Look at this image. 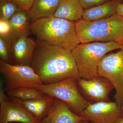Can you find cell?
Instances as JSON below:
<instances>
[{
  "label": "cell",
  "mask_w": 123,
  "mask_h": 123,
  "mask_svg": "<svg viewBox=\"0 0 123 123\" xmlns=\"http://www.w3.org/2000/svg\"><path fill=\"white\" fill-rule=\"evenodd\" d=\"M77 81L81 94L88 102L91 103L110 102L109 95L115 88L105 78L99 76L90 79L80 78Z\"/></svg>",
  "instance_id": "cell-8"
},
{
  "label": "cell",
  "mask_w": 123,
  "mask_h": 123,
  "mask_svg": "<svg viewBox=\"0 0 123 123\" xmlns=\"http://www.w3.org/2000/svg\"><path fill=\"white\" fill-rule=\"evenodd\" d=\"M37 42L29 36H21L11 43V48L13 65L29 66Z\"/></svg>",
  "instance_id": "cell-12"
},
{
  "label": "cell",
  "mask_w": 123,
  "mask_h": 123,
  "mask_svg": "<svg viewBox=\"0 0 123 123\" xmlns=\"http://www.w3.org/2000/svg\"><path fill=\"white\" fill-rule=\"evenodd\" d=\"M120 48V44L116 42L79 43L72 51L79 77L90 79L98 76V65L103 56L110 51Z\"/></svg>",
  "instance_id": "cell-4"
},
{
  "label": "cell",
  "mask_w": 123,
  "mask_h": 123,
  "mask_svg": "<svg viewBox=\"0 0 123 123\" xmlns=\"http://www.w3.org/2000/svg\"><path fill=\"white\" fill-rule=\"evenodd\" d=\"M31 32L37 42L63 48L72 52L80 43L77 35L75 22L51 17L31 22Z\"/></svg>",
  "instance_id": "cell-2"
},
{
  "label": "cell",
  "mask_w": 123,
  "mask_h": 123,
  "mask_svg": "<svg viewBox=\"0 0 123 123\" xmlns=\"http://www.w3.org/2000/svg\"><path fill=\"white\" fill-rule=\"evenodd\" d=\"M40 123L30 112L10 98L0 102V123Z\"/></svg>",
  "instance_id": "cell-10"
},
{
  "label": "cell",
  "mask_w": 123,
  "mask_h": 123,
  "mask_svg": "<svg viewBox=\"0 0 123 123\" xmlns=\"http://www.w3.org/2000/svg\"><path fill=\"white\" fill-rule=\"evenodd\" d=\"M30 66L44 85L80 78L72 52L43 43L37 42Z\"/></svg>",
  "instance_id": "cell-1"
},
{
  "label": "cell",
  "mask_w": 123,
  "mask_h": 123,
  "mask_svg": "<svg viewBox=\"0 0 123 123\" xmlns=\"http://www.w3.org/2000/svg\"><path fill=\"white\" fill-rule=\"evenodd\" d=\"M91 123V122H88V121H84V120H82V121H81L79 122V123Z\"/></svg>",
  "instance_id": "cell-26"
},
{
  "label": "cell",
  "mask_w": 123,
  "mask_h": 123,
  "mask_svg": "<svg viewBox=\"0 0 123 123\" xmlns=\"http://www.w3.org/2000/svg\"><path fill=\"white\" fill-rule=\"evenodd\" d=\"M75 25L80 43L123 42V16L118 14L93 21L81 18L75 22Z\"/></svg>",
  "instance_id": "cell-3"
},
{
  "label": "cell",
  "mask_w": 123,
  "mask_h": 123,
  "mask_svg": "<svg viewBox=\"0 0 123 123\" xmlns=\"http://www.w3.org/2000/svg\"><path fill=\"white\" fill-rule=\"evenodd\" d=\"M120 47H121L120 49L123 51V42H121L120 43Z\"/></svg>",
  "instance_id": "cell-27"
},
{
  "label": "cell",
  "mask_w": 123,
  "mask_h": 123,
  "mask_svg": "<svg viewBox=\"0 0 123 123\" xmlns=\"http://www.w3.org/2000/svg\"><path fill=\"white\" fill-rule=\"evenodd\" d=\"M60 0H34L30 10L31 22L43 18L53 17Z\"/></svg>",
  "instance_id": "cell-17"
},
{
  "label": "cell",
  "mask_w": 123,
  "mask_h": 123,
  "mask_svg": "<svg viewBox=\"0 0 123 123\" xmlns=\"http://www.w3.org/2000/svg\"><path fill=\"white\" fill-rule=\"evenodd\" d=\"M5 0H0V1H2Z\"/></svg>",
  "instance_id": "cell-29"
},
{
  "label": "cell",
  "mask_w": 123,
  "mask_h": 123,
  "mask_svg": "<svg viewBox=\"0 0 123 123\" xmlns=\"http://www.w3.org/2000/svg\"><path fill=\"white\" fill-rule=\"evenodd\" d=\"M0 72L6 92L23 86L34 88L43 84L30 66L12 64L0 60Z\"/></svg>",
  "instance_id": "cell-6"
},
{
  "label": "cell",
  "mask_w": 123,
  "mask_h": 123,
  "mask_svg": "<svg viewBox=\"0 0 123 123\" xmlns=\"http://www.w3.org/2000/svg\"><path fill=\"white\" fill-rule=\"evenodd\" d=\"M81 117L92 123H114L123 117L120 107L115 102L91 103L84 110Z\"/></svg>",
  "instance_id": "cell-9"
},
{
  "label": "cell",
  "mask_w": 123,
  "mask_h": 123,
  "mask_svg": "<svg viewBox=\"0 0 123 123\" xmlns=\"http://www.w3.org/2000/svg\"></svg>",
  "instance_id": "cell-30"
},
{
  "label": "cell",
  "mask_w": 123,
  "mask_h": 123,
  "mask_svg": "<svg viewBox=\"0 0 123 123\" xmlns=\"http://www.w3.org/2000/svg\"><path fill=\"white\" fill-rule=\"evenodd\" d=\"M121 111H122V112H123V104H122V106H121Z\"/></svg>",
  "instance_id": "cell-28"
},
{
  "label": "cell",
  "mask_w": 123,
  "mask_h": 123,
  "mask_svg": "<svg viewBox=\"0 0 123 123\" xmlns=\"http://www.w3.org/2000/svg\"><path fill=\"white\" fill-rule=\"evenodd\" d=\"M84 120L64 102L54 98L48 114L40 123H78Z\"/></svg>",
  "instance_id": "cell-11"
},
{
  "label": "cell",
  "mask_w": 123,
  "mask_h": 123,
  "mask_svg": "<svg viewBox=\"0 0 123 123\" xmlns=\"http://www.w3.org/2000/svg\"><path fill=\"white\" fill-rule=\"evenodd\" d=\"M10 98L25 108L40 123L48 114L54 97L46 95L40 98L29 100Z\"/></svg>",
  "instance_id": "cell-14"
},
{
  "label": "cell",
  "mask_w": 123,
  "mask_h": 123,
  "mask_svg": "<svg viewBox=\"0 0 123 123\" xmlns=\"http://www.w3.org/2000/svg\"><path fill=\"white\" fill-rule=\"evenodd\" d=\"M12 41L9 38L0 36V60L13 64L11 52Z\"/></svg>",
  "instance_id": "cell-19"
},
{
  "label": "cell",
  "mask_w": 123,
  "mask_h": 123,
  "mask_svg": "<svg viewBox=\"0 0 123 123\" xmlns=\"http://www.w3.org/2000/svg\"><path fill=\"white\" fill-rule=\"evenodd\" d=\"M6 92L10 98H16L22 100H29L40 98L46 96L43 92L31 87H20Z\"/></svg>",
  "instance_id": "cell-18"
},
{
  "label": "cell",
  "mask_w": 123,
  "mask_h": 123,
  "mask_svg": "<svg viewBox=\"0 0 123 123\" xmlns=\"http://www.w3.org/2000/svg\"><path fill=\"white\" fill-rule=\"evenodd\" d=\"M10 31L8 21L0 19V36L8 38Z\"/></svg>",
  "instance_id": "cell-23"
},
{
  "label": "cell",
  "mask_w": 123,
  "mask_h": 123,
  "mask_svg": "<svg viewBox=\"0 0 123 123\" xmlns=\"http://www.w3.org/2000/svg\"><path fill=\"white\" fill-rule=\"evenodd\" d=\"M77 80L75 78H69L54 84L36 85L34 88L63 101L74 113L81 117L84 110L91 103L82 96Z\"/></svg>",
  "instance_id": "cell-5"
},
{
  "label": "cell",
  "mask_w": 123,
  "mask_h": 123,
  "mask_svg": "<svg viewBox=\"0 0 123 123\" xmlns=\"http://www.w3.org/2000/svg\"><path fill=\"white\" fill-rule=\"evenodd\" d=\"M117 13L123 16V4H121L118 6L117 8Z\"/></svg>",
  "instance_id": "cell-24"
},
{
  "label": "cell",
  "mask_w": 123,
  "mask_h": 123,
  "mask_svg": "<svg viewBox=\"0 0 123 123\" xmlns=\"http://www.w3.org/2000/svg\"><path fill=\"white\" fill-rule=\"evenodd\" d=\"M84 10L78 0H60L53 17L75 22L82 18Z\"/></svg>",
  "instance_id": "cell-16"
},
{
  "label": "cell",
  "mask_w": 123,
  "mask_h": 123,
  "mask_svg": "<svg viewBox=\"0 0 123 123\" xmlns=\"http://www.w3.org/2000/svg\"><path fill=\"white\" fill-rule=\"evenodd\" d=\"M10 26L9 38L12 42L24 35H30L31 21L29 11L19 8L8 20Z\"/></svg>",
  "instance_id": "cell-13"
},
{
  "label": "cell",
  "mask_w": 123,
  "mask_h": 123,
  "mask_svg": "<svg viewBox=\"0 0 123 123\" xmlns=\"http://www.w3.org/2000/svg\"><path fill=\"white\" fill-rule=\"evenodd\" d=\"M110 0H78L84 9L98 6Z\"/></svg>",
  "instance_id": "cell-21"
},
{
  "label": "cell",
  "mask_w": 123,
  "mask_h": 123,
  "mask_svg": "<svg viewBox=\"0 0 123 123\" xmlns=\"http://www.w3.org/2000/svg\"><path fill=\"white\" fill-rule=\"evenodd\" d=\"M14 2L20 8L30 11L34 0H9Z\"/></svg>",
  "instance_id": "cell-22"
},
{
  "label": "cell",
  "mask_w": 123,
  "mask_h": 123,
  "mask_svg": "<svg viewBox=\"0 0 123 123\" xmlns=\"http://www.w3.org/2000/svg\"><path fill=\"white\" fill-rule=\"evenodd\" d=\"M98 75L105 78L116 90L115 102L121 107L123 103V51L106 54L98 65Z\"/></svg>",
  "instance_id": "cell-7"
},
{
  "label": "cell",
  "mask_w": 123,
  "mask_h": 123,
  "mask_svg": "<svg viewBox=\"0 0 123 123\" xmlns=\"http://www.w3.org/2000/svg\"><path fill=\"white\" fill-rule=\"evenodd\" d=\"M114 123H123V117L118 119Z\"/></svg>",
  "instance_id": "cell-25"
},
{
  "label": "cell",
  "mask_w": 123,
  "mask_h": 123,
  "mask_svg": "<svg viewBox=\"0 0 123 123\" xmlns=\"http://www.w3.org/2000/svg\"><path fill=\"white\" fill-rule=\"evenodd\" d=\"M121 4H123V0H110L98 6L84 9L82 18L89 21L108 18L117 13V8Z\"/></svg>",
  "instance_id": "cell-15"
},
{
  "label": "cell",
  "mask_w": 123,
  "mask_h": 123,
  "mask_svg": "<svg viewBox=\"0 0 123 123\" xmlns=\"http://www.w3.org/2000/svg\"><path fill=\"white\" fill-rule=\"evenodd\" d=\"M18 8L16 4L9 0L0 1V19L8 21Z\"/></svg>",
  "instance_id": "cell-20"
}]
</instances>
